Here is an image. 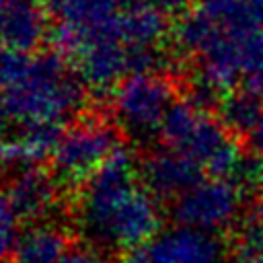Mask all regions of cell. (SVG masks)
Listing matches in <instances>:
<instances>
[{"instance_id":"6da1fadb","label":"cell","mask_w":263,"mask_h":263,"mask_svg":"<svg viewBox=\"0 0 263 263\" xmlns=\"http://www.w3.org/2000/svg\"><path fill=\"white\" fill-rule=\"evenodd\" d=\"M84 238L103 251H134L160 234L158 197L144 185L134 154L119 146L80 187L74 212Z\"/></svg>"},{"instance_id":"7a4b0ae2","label":"cell","mask_w":263,"mask_h":263,"mask_svg":"<svg viewBox=\"0 0 263 263\" xmlns=\"http://www.w3.org/2000/svg\"><path fill=\"white\" fill-rule=\"evenodd\" d=\"M8 119L21 125L60 127L84 105V84L53 51L31 55L23 76L0 92Z\"/></svg>"},{"instance_id":"3957f363","label":"cell","mask_w":263,"mask_h":263,"mask_svg":"<svg viewBox=\"0 0 263 263\" xmlns=\"http://www.w3.org/2000/svg\"><path fill=\"white\" fill-rule=\"evenodd\" d=\"M125 2L127 0H47L45 10L53 21L51 41L55 53L72 66L88 53L121 47L138 58L140 72H148L144 60L125 39Z\"/></svg>"},{"instance_id":"277c9868","label":"cell","mask_w":263,"mask_h":263,"mask_svg":"<svg viewBox=\"0 0 263 263\" xmlns=\"http://www.w3.org/2000/svg\"><path fill=\"white\" fill-rule=\"evenodd\" d=\"M160 136L164 146L189 156L208 177L232 179L245 158L226 123L195 101H175Z\"/></svg>"},{"instance_id":"5b68a950","label":"cell","mask_w":263,"mask_h":263,"mask_svg":"<svg viewBox=\"0 0 263 263\" xmlns=\"http://www.w3.org/2000/svg\"><path fill=\"white\" fill-rule=\"evenodd\" d=\"M173 105V84L162 72H134L111 90L113 119L123 134L136 140L160 134Z\"/></svg>"},{"instance_id":"8992f818","label":"cell","mask_w":263,"mask_h":263,"mask_svg":"<svg viewBox=\"0 0 263 263\" xmlns=\"http://www.w3.org/2000/svg\"><path fill=\"white\" fill-rule=\"evenodd\" d=\"M119 148L115 127L88 117L68 127L51 156V173L60 185L82 187Z\"/></svg>"},{"instance_id":"52a82bcc","label":"cell","mask_w":263,"mask_h":263,"mask_svg":"<svg viewBox=\"0 0 263 263\" xmlns=\"http://www.w3.org/2000/svg\"><path fill=\"white\" fill-rule=\"evenodd\" d=\"M242 210V187L234 179L203 177L197 185L175 199L173 216L179 226L205 234L230 228Z\"/></svg>"},{"instance_id":"ba28073f","label":"cell","mask_w":263,"mask_h":263,"mask_svg":"<svg viewBox=\"0 0 263 263\" xmlns=\"http://www.w3.org/2000/svg\"><path fill=\"white\" fill-rule=\"evenodd\" d=\"M121 263H226V255L216 234L177 226L127 251Z\"/></svg>"},{"instance_id":"9c48e42d","label":"cell","mask_w":263,"mask_h":263,"mask_svg":"<svg viewBox=\"0 0 263 263\" xmlns=\"http://www.w3.org/2000/svg\"><path fill=\"white\" fill-rule=\"evenodd\" d=\"M140 177L158 199H179L205 175L189 156L164 146L150 150L142 158Z\"/></svg>"},{"instance_id":"30bf717a","label":"cell","mask_w":263,"mask_h":263,"mask_svg":"<svg viewBox=\"0 0 263 263\" xmlns=\"http://www.w3.org/2000/svg\"><path fill=\"white\" fill-rule=\"evenodd\" d=\"M58 179L41 166L16 168L6 185V199L21 220L43 222L58 203Z\"/></svg>"},{"instance_id":"8fae6325","label":"cell","mask_w":263,"mask_h":263,"mask_svg":"<svg viewBox=\"0 0 263 263\" xmlns=\"http://www.w3.org/2000/svg\"><path fill=\"white\" fill-rule=\"evenodd\" d=\"M60 136L53 125H21L16 134L0 140V162L16 168L39 166L53 156Z\"/></svg>"},{"instance_id":"7c38bea8","label":"cell","mask_w":263,"mask_h":263,"mask_svg":"<svg viewBox=\"0 0 263 263\" xmlns=\"http://www.w3.org/2000/svg\"><path fill=\"white\" fill-rule=\"evenodd\" d=\"M68 251V232L60 224L33 222L18 234L14 263H62Z\"/></svg>"},{"instance_id":"4fadbf2b","label":"cell","mask_w":263,"mask_h":263,"mask_svg":"<svg viewBox=\"0 0 263 263\" xmlns=\"http://www.w3.org/2000/svg\"><path fill=\"white\" fill-rule=\"evenodd\" d=\"M220 111L222 121L228 129L249 134L263 111V101L245 88L240 92H230L228 97H224L220 101Z\"/></svg>"},{"instance_id":"5bb4252c","label":"cell","mask_w":263,"mask_h":263,"mask_svg":"<svg viewBox=\"0 0 263 263\" xmlns=\"http://www.w3.org/2000/svg\"><path fill=\"white\" fill-rule=\"evenodd\" d=\"M240 255L263 259V199L255 201L240 218L238 224Z\"/></svg>"},{"instance_id":"9a60e30c","label":"cell","mask_w":263,"mask_h":263,"mask_svg":"<svg viewBox=\"0 0 263 263\" xmlns=\"http://www.w3.org/2000/svg\"><path fill=\"white\" fill-rule=\"evenodd\" d=\"M18 214L10 205L4 193H0V263H4L10 255H14V247L18 240Z\"/></svg>"},{"instance_id":"2e32d148","label":"cell","mask_w":263,"mask_h":263,"mask_svg":"<svg viewBox=\"0 0 263 263\" xmlns=\"http://www.w3.org/2000/svg\"><path fill=\"white\" fill-rule=\"evenodd\" d=\"M29 62H31V55L27 51L14 49L0 41V92L23 76Z\"/></svg>"},{"instance_id":"e0dca14e","label":"cell","mask_w":263,"mask_h":263,"mask_svg":"<svg viewBox=\"0 0 263 263\" xmlns=\"http://www.w3.org/2000/svg\"><path fill=\"white\" fill-rule=\"evenodd\" d=\"M242 191L245 189H263V156H245L236 175L232 177Z\"/></svg>"},{"instance_id":"ac0fdd59","label":"cell","mask_w":263,"mask_h":263,"mask_svg":"<svg viewBox=\"0 0 263 263\" xmlns=\"http://www.w3.org/2000/svg\"><path fill=\"white\" fill-rule=\"evenodd\" d=\"M62 263H111V261L103 249L88 242V245L70 247L66 257L62 259Z\"/></svg>"},{"instance_id":"d6986e66","label":"cell","mask_w":263,"mask_h":263,"mask_svg":"<svg viewBox=\"0 0 263 263\" xmlns=\"http://www.w3.org/2000/svg\"><path fill=\"white\" fill-rule=\"evenodd\" d=\"M247 136H249V144H251V148L255 150V154L263 156V111H261L257 123L253 125V129H251Z\"/></svg>"},{"instance_id":"ffe728a7","label":"cell","mask_w":263,"mask_h":263,"mask_svg":"<svg viewBox=\"0 0 263 263\" xmlns=\"http://www.w3.org/2000/svg\"><path fill=\"white\" fill-rule=\"evenodd\" d=\"M148 2H152L164 12H177V10H183L189 0H148Z\"/></svg>"},{"instance_id":"44dd1931","label":"cell","mask_w":263,"mask_h":263,"mask_svg":"<svg viewBox=\"0 0 263 263\" xmlns=\"http://www.w3.org/2000/svg\"><path fill=\"white\" fill-rule=\"evenodd\" d=\"M245 88H247L249 92H253L255 97H259V99L263 101V76H259V78L251 80L249 84H245Z\"/></svg>"},{"instance_id":"7402d4cb","label":"cell","mask_w":263,"mask_h":263,"mask_svg":"<svg viewBox=\"0 0 263 263\" xmlns=\"http://www.w3.org/2000/svg\"><path fill=\"white\" fill-rule=\"evenodd\" d=\"M236 263H263V259H257V257H249V255H240Z\"/></svg>"},{"instance_id":"603a6c76","label":"cell","mask_w":263,"mask_h":263,"mask_svg":"<svg viewBox=\"0 0 263 263\" xmlns=\"http://www.w3.org/2000/svg\"><path fill=\"white\" fill-rule=\"evenodd\" d=\"M6 113H4V109H2V105H0V134L4 132V127H6Z\"/></svg>"}]
</instances>
